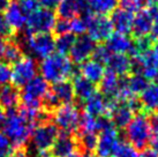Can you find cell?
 <instances>
[{"label": "cell", "mask_w": 158, "mask_h": 157, "mask_svg": "<svg viewBox=\"0 0 158 157\" xmlns=\"http://www.w3.org/2000/svg\"><path fill=\"white\" fill-rule=\"evenodd\" d=\"M42 78L48 82L56 83L74 76V66L66 54L52 53L40 62Z\"/></svg>", "instance_id": "cell-2"}, {"label": "cell", "mask_w": 158, "mask_h": 157, "mask_svg": "<svg viewBox=\"0 0 158 157\" xmlns=\"http://www.w3.org/2000/svg\"><path fill=\"white\" fill-rule=\"evenodd\" d=\"M96 48V42L88 35L76 36L75 42L69 51L70 60L75 64H83L92 57V53Z\"/></svg>", "instance_id": "cell-12"}, {"label": "cell", "mask_w": 158, "mask_h": 157, "mask_svg": "<svg viewBox=\"0 0 158 157\" xmlns=\"http://www.w3.org/2000/svg\"><path fill=\"white\" fill-rule=\"evenodd\" d=\"M111 56V52L109 51V49L106 48L105 45H96V48H95V51L92 53V59L94 60L98 61V62H101L103 65H105L107 60H109V58Z\"/></svg>", "instance_id": "cell-37"}, {"label": "cell", "mask_w": 158, "mask_h": 157, "mask_svg": "<svg viewBox=\"0 0 158 157\" xmlns=\"http://www.w3.org/2000/svg\"><path fill=\"white\" fill-rule=\"evenodd\" d=\"M10 2H12V0H0V12L7 8Z\"/></svg>", "instance_id": "cell-48"}, {"label": "cell", "mask_w": 158, "mask_h": 157, "mask_svg": "<svg viewBox=\"0 0 158 157\" xmlns=\"http://www.w3.org/2000/svg\"><path fill=\"white\" fill-rule=\"evenodd\" d=\"M77 131L79 133H97L98 132L97 118L92 117L88 113L81 114Z\"/></svg>", "instance_id": "cell-33"}, {"label": "cell", "mask_w": 158, "mask_h": 157, "mask_svg": "<svg viewBox=\"0 0 158 157\" xmlns=\"http://www.w3.org/2000/svg\"><path fill=\"white\" fill-rule=\"evenodd\" d=\"M5 116H6V113H5V111H4V109H2V106L0 105V126H1V125H2V122H4Z\"/></svg>", "instance_id": "cell-49"}, {"label": "cell", "mask_w": 158, "mask_h": 157, "mask_svg": "<svg viewBox=\"0 0 158 157\" xmlns=\"http://www.w3.org/2000/svg\"><path fill=\"white\" fill-rule=\"evenodd\" d=\"M82 16L87 23L88 36L95 42H106L107 38L113 34L110 18H107L106 15H98L88 12Z\"/></svg>", "instance_id": "cell-8"}, {"label": "cell", "mask_w": 158, "mask_h": 157, "mask_svg": "<svg viewBox=\"0 0 158 157\" xmlns=\"http://www.w3.org/2000/svg\"><path fill=\"white\" fill-rule=\"evenodd\" d=\"M87 0H61L57 7V14L60 19L70 20L88 13Z\"/></svg>", "instance_id": "cell-15"}, {"label": "cell", "mask_w": 158, "mask_h": 157, "mask_svg": "<svg viewBox=\"0 0 158 157\" xmlns=\"http://www.w3.org/2000/svg\"><path fill=\"white\" fill-rule=\"evenodd\" d=\"M38 70V65L31 57H23L15 62L12 70V81L15 87H24L30 80L35 78Z\"/></svg>", "instance_id": "cell-10"}, {"label": "cell", "mask_w": 158, "mask_h": 157, "mask_svg": "<svg viewBox=\"0 0 158 157\" xmlns=\"http://www.w3.org/2000/svg\"><path fill=\"white\" fill-rule=\"evenodd\" d=\"M61 0H38V4L40 6H43L44 8L53 9L58 7V5L60 4Z\"/></svg>", "instance_id": "cell-45"}, {"label": "cell", "mask_w": 158, "mask_h": 157, "mask_svg": "<svg viewBox=\"0 0 158 157\" xmlns=\"http://www.w3.org/2000/svg\"><path fill=\"white\" fill-rule=\"evenodd\" d=\"M119 86H120V78L113 73L112 70H107L99 81V90L103 96L107 100H115L118 95Z\"/></svg>", "instance_id": "cell-20"}, {"label": "cell", "mask_w": 158, "mask_h": 157, "mask_svg": "<svg viewBox=\"0 0 158 157\" xmlns=\"http://www.w3.org/2000/svg\"><path fill=\"white\" fill-rule=\"evenodd\" d=\"M105 46L109 49V51L114 54H127L132 56L134 51V42L125 34H112L107 38Z\"/></svg>", "instance_id": "cell-16"}, {"label": "cell", "mask_w": 158, "mask_h": 157, "mask_svg": "<svg viewBox=\"0 0 158 157\" xmlns=\"http://www.w3.org/2000/svg\"><path fill=\"white\" fill-rule=\"evenodd\" d=\"M87 5L90 13L107 15L117 8L118 0H87Z\"/></svg>", "instance_id": "cell-28"}, {"label": "cell", "mask_w": 158, "mask_h": 157, "mask_svg": "<svg viewBox=\"0 0 158 157\" xmlns=\"http://www.w3.org/2000/svg\"><path fill=\"white\" fill-rule=\"evenodd\" d=\"M134 110L127 103H117L107 117L117 129H125L134 117Z\"/></svg>", "instance_id": "cell-17"}, {"label": "cell", "mask_w": 158, "mask_h": 157, "mask_svg": "<svg viewBox=\"0 0 158 157\" xmlns=\"http://www.w3.org/2000/svg\"><path fill=\"white\" fill-rule=\"evenodd\" d=\"M14 153L13 146L4 133H0V157H12Z\"/></svg>", "instance_id": "cell-38"}, {"label": "cell", "mask_w": 158, "mask_h": 157, "mask_svg": "<svg viewBox=\"0 0 158 157\" xmlns=\"http://www.w3.org/2000/svg\"><path fill=\"white\" fill-rule=\"evenodd\" d=\"M118 4L120 5V8L134 14L144 7L145 0H118Z\"/></svg>", "instance_id": "cell-36"}, {"label": "cell", "mask_w": 158, "mask_h": 157, "mask_svg": "<svg viewBox=\"0 0 158 157\" xmlns=\"http://www.w3.org/2000/svg\"><path fill=\"white\" fill-rule=\"evenodd\" d=\"M77 150H79V146H77L76 138L72 135L70 133L61 132L58 135L57 140L54 141L48 154L51 157H70Z\"/></svg>", "instance_id": "cell-14"}, {"label": "cell", "mask_w": 158, "mask_h": 157, "mask_svg": "<svg viewBox=\"0 0 158 157\" xmlns=\"http://www.w3.org/2000/svg\"><path fill=\"white\" fill-rule=\"evenodd\" d=\"M5 19L14 32L21 30L27 23V15L22 12L16 1H12L6 8Z\"/></svg>", "instance_id": "cell-25"}, {"label": "cell", "mask_w": 158, "mask_h": 157, "mask_svg": "<svg viewBox=\"0 0 158 157\" xmlns=\"http://www.w3.org/2000/svg\"><path fill=\"white\" fill-rule=\"evenodd\" d=\"M132 73L143 75L148 81H158V49L151 48L145 52L131 57Z\"/></svg>", "instance_id": "cell-5"}, {"label": "cell", "mask_w": 158, "mask_h": 157, "mask_svg": "<svg viewBox=\"0 0 158 157\" xmlns=\"http://www.w3.org/2000/svg\"><path fill=\"white\" fill-rule=\"evenodd\" d=\"M133 16H134V14L126 9L115 8L111 13L110 16V21L113 30H115V32L125 34V35H128L129 32H132Z\"/></svg>", "instance_id": "cell-18"}, {"label": "cell", "mask_w": 158, "mask_h": 157, "mask_svg": "<svg viewBox=\"0 0 158 157\" xmlns=\"http://www.w3.org/2000/svg\"><path fill=\"white\" fill-rule=\"evenodd\" d=\"M149 37L152 39V42H157L158 43V14L155 15L154 22H152V26H151V30H150Z\"/></svg>", "instance_id": "cell-43"}, {"label": "cell", "mask_w": 158, "mask_h": 157, "mask_svg": "<svg viewBox=\"0 0 158 157\" xmlns=\"http://www.w3.org/2000/svg\"><path fill=\"white\" fill-rule=\"evenodd\" d=\"M141 108L148 112L158 111V81L149 82L144 90L140 95Z\"/></svg>", "instance_id": "cell-24"}, {"label": "cell", "mask_w": 158, "mask_h": 157, "mask_svg": "<svg viewBox=\"0 0 158 157\" xmlns=\"http://www.w3.org/2000/svg\"><path fill=\"white\" fill-rule=\"evenodd\" d=\"M125 80H126V86L134 96L141 95L149 84V81L141 74H132L131 76L125 78Z\"/></svg>", "instance_id": "cell-30"}, {"label": "cell", "mask_w": 158, "mask_h": 157, "mask_svg": "<svg viewBox=\"0 0 158 157\" xmlns=\"http://www.w3.org/2000/svg\"><path fill=\"white\" fill-rule=\"evenodd\" d=\"M6 43H7L6 38H5V37H2V36H0V57L2 56V52H4V50H5Z\"/></svg>", "instance_id": "cell-47"}, {"label": "cell", "mask_w": 158, "mask_h": 157, "mask_svg": "<svg viewBox=\"0 0 158 157\" xmlns=\"http://www.w3.org/2000/svg\"><path fill=\"white\" fill-rule=\"evenodd\" d=\"M120 139L117 128L111 126L99 132L97 135L96 144V156L97 157H112L115 153V150L120 144Z\"/></svg>", "instance_id": "cell-11"}, {"label": "cell", "mask_w": 158, "mask_h": 157, "mask_svg": "<svg viewBox=\"0 0 158 157\" xmlns=\"http://www.w3.org/2000/svg\"><path fill=\"white\" fill-rule=\"evenodd\" d=\"M2 131L15 149L26 148V143L31 138L35 124L29 121L19 112L8 110L2 122Z\"/></svg>", "instance_id": "cell-1"}, {"label": "cell", "mask_w": 158, "mask_h": 157, "mask_svg": "<svg viewBox=\"0 0 158 157\" xmlns=\"http://www.w3.org/2000/svg\"><path fill=\"white\" fill-rule=\"evenodd\" d=\"M80 118H81V113L77 106L73 103L62 104L53 111L54 125L65 133L72 134L73 132L77 129Z\"/></svg>", "instance_id": "cell-9"}, {"label": "cell", "mask_w": 158, "mask_h": 157, "mask_svg": "<svg viewBox=\"0 0 158 157\" xmlns=\"http://www.w3.org/2000/svg\"><path fill=\"white\" fill-rule=\"evenodd\" d=\"M84 113H88L92 117H102L107 114V100L101 92H95L87 100L83 102Z\"/></svg>", "instance_id": "cell-22"}, {"label": "cell", "mask_w": 158, "mask_h": 157, "mask_svg": "<svg viewBox=\"0 0 158 157\" xmlns=\"http://www.w3.org/2000/svg\"><path fill=\"white\" fill-rule=\"evenodd\" d=\"M57 22V14L52 9L38 8L27 16V31L30 34H50Z\"/></svg>", "instance_id": "cell-7"}, {"label": "cell", "mask_w": 158, "mask_h": 157, "mask_svg": "<svg viewBox=\"0 0 158 157\" xmlns=\"http://www.w3.org/2000/svg\"><path fill=\"white\" fill-rule=\"evenodd\" d=\"M139 157H158V154L155 151V150H152V149H147L145 148L142 153L140 154V156Z\"/></svg>", "instance_id": "cell-46"}, {"label": "cell", "mask_w": 158, "mask_h": 157, "mask_svg": "<svg viewBox=\"0 0 158 157\" xmlns=\"http://www.w3.org/2000/svg\"><path fill=\"white\" fill-rule=\"evenodd\" d=\"M50 94L53 97V100H56L58 106L62 104H69L75 98L72 82L67 80L53 83V86L50 89Z\"/></svg>", "instance_id": "cell-19"}, {"label": "cell", "mask_w": 158, "mask_h": 157, "mask_svg": "<svg viewBox=\"0 0 158 157\" xmlns=\"http://www.w3.org/2000/svg\"><path fill=\"white\" fill-rule=\"evenodd\" d=\"M12 80V68L8 64L4 61H0V87L5 84H8Z\"/></svg>", "instance_id": "cell-40"}, {"label": "cell", "mask_w": 158, "mask_h": 157, "mask_svg": "<svg viewBox=\"0 0 158 157\" xmlns=\"http://www.w3.org/2000/svg\"><path fill=\"white\" fill-rule=\"evenodd\" d=\"M1 57L4 58L6 64H13L14 65L15 62H18L19 60H21L23 58V50L19 45L18 42L10 40V42L6 43V46H5V50Z\"/></svg>", "instance_id": "cell-29"}, {"label": "cell", "mask_w": 158, "mask_h": 157, "mask_svg": "<svg viewBox=\"0 0 158 157\" xmlns=\"http://www.w3.org/2000/svg\"><path fill=\"white\" fill-rule=\"evenodd\" d=\"M150 146L151 149L155 150L158 154V129L157 128H152V133H151V138H150Z\"/></svg>", "instance_id": "cell-44"}, {"label": "cell", "mask_w": 158, "mask_h": 157, "mask_svg": "<svg viewBox=\"0 0 158 157\" xmlns=\"http://www.w3.org/2000/svg\"><path fill=\"white\" fill-rule=\"evenodd\" d=\"M152 127L149 117L143 112L134 114L131 122L125 128L127 142L137 150H144L150 143Z\"/></svg>", "instance_id": "cell-3"}, {"label": "cell", "mask_w": 158, "mask_h": 157, "mask_svg": "<svg viewBox=\"0 0 158 157\" xmlns=\"http://www.w3.org/2000/svg\"><path fill=\"white\" fill-rule=\"evenodd\" d=\"M20 8L22 9V12L26 14L27 16L34 13L35 11L40 8V4L38 0H19L18 1Z\"/></svg>", "instance_id": "cell-39"}, {"label": "cell", "mask_w": 158, "mask_h": 157, "mask_svg": "<svg viewBox=\"0 0 158 157\" xmlns=\"http://www.w3.org/2000/svg\"><path fill=\"white\" fill-rule=\"evenodd\" d=\"M75 38H76V36H74L70 32L57 36V38H54V44H56V50L58 51V53L68 54L75 42Z\"/></svg>", "instance_id": "cell-32"}, {"label": "cell", "mask_w": 158, "mask_h": 157, "mask_svg": "<svg viewBox=\"0 0 158 157\" xmlns=\"http://www.w3.org/2000/svg\"><path fill=\"white\" fill-rule=\"evenodd\" d=\"M158 14V9H148L143 7L139 12H136L133 16L132 32L133 35L137 37L149 36L151 26L154 22L155 15Z\"/></svg>", "instance_id": "cell-13"}, {"label": "cell", "mask_w": 158, "mask_h": 157, "mask_svg": "<svg viewBox=\"0 0 158 157\" xmlns=\"http://www.w3.org/2000/svg\"><path fill=\"white\" fill-rule=\"evenodd\" d=\"M83 157H97L96 155H94V154H87V155H84Z\"/></svg>", "instance_id": "cell-50"}, {"label": "cell", "mask_w": 158, "mask_h": 157, "mask_svg": "<svg viewBox=\"0 0 158 157\" xmlns=\"http://www.w3.org/2000/svg\"><path fill=\"white\" fill-rule=\"evenodd\" d=\"M70 24V34L74 36H81L84 35V32L87 31V23L83 16H76L69 20Z\"/></svg>", "instance_id": "cell-35"}, {"label": "cell", "mask_w": 158, "mask_h": 157, "mask_svg": "<svg viewBox=\"0 0 158 157\" xmlns=\"http://www.w3.org/2000/svg\"><path fill=\"white\" fill-rule=\"evenodd\" d=\"M106 65L107 70H112L119 78H125L127 74L132 73V59L127 54L111 53Z\"/></svg>", "instance_id": "cell-21"}, {"label": "cell", "mask_w": 158, "mask_h": 157, "mask_svg": "<svg viewBox=\"0 0 158 157\" xmlns=\"http://www.w3.org/2000/svg\"><path fill=\"white\" fill-rule=\"evenodd\" d=\"M19 45L42 60L51 56L56 50L54 38L50 34H30L26 31Z\"/></svg>", "instance_id": "cell-4"}, {"label": "cell", "mask_w": 158, "mask_h": 157, "mask_svg": "<svg viewBox=\"0 0 158 157\" xmlns=\"http://www.w3.org/2000/svg\"><path fill=\"white\" fill-rule=\"evenodd\" d=\"M140 154L137 149L134 148L132 144L128 143L127 141H121L115 153L112 157H139Z\"/></svg>", "instance_id": "cell-34"}, {"label": "cell", "mask_w": 158, "mask_h": 157, "mask_svg": "<svg viewBox=\"0 0 158 157\" xmlns=\"http://www.w3.org/2000/svg\"><path fill=\"white\" fill-rule=\"evenodd\" d=\"M59 135L58 127L50 120L38 124V126L32 131L31 134V143L34 148L40 153V155L48 154L52 148L54 141Z\"/></svg>", "instance_id": "cell-6"}, {"label": "cell", "mask_w": 158, "mask_h": 157, "mask_svg": "<svg viewBox=\"0 0 158 157\" xmlns=\"http://www.w3.org/2000/svg\"><path fill=\"white\" fill-rule=\"evenodd\" d=\"M76 141H77L80 151L91 154L96 149L97 134L96 133H79Z\"/></svg>", "instance_id": "cell-31"}, {"label": "cell", "mask_w": 158, "mask_h": 157, "mask_svg": "<svg viewBox=\"0 0 158 157\" xmlns=\"http://www.w3.org/2000/svg\"><path fill=\"white\" fill-rule=\"evenodd\" d=\"M156 48H157V49H158V43H157V46H156Z\"/></svg>", "instance_id": "cell-51"}, {"label": "cell", "mask_w": 158, "mask_h": 157, "mask_svg": "<svg viewBox=\"0 0 158 157\" xmlns=\"http://www.w3.org/2000/svg\"><path fill=\"white\" fill-rule=\"evenodd\" d=\"M80 73L84 78L89 80L92 83H99L103 75L105 73V67L103 64L94 59L84 61L83 64H81L80 67Z\"/></svg>", "instance_id": "cell-26"}, {"label": "cell", "mask_w": 158, "mask_h": 157, "mask_svg": "<svg viewBox=\"0 0 158 157\" xmlns=\"http://www.w3.org/2000/svg\"><path fill=\"white\" fill-rule=\"evenodd\" d=\"M15 34L12 28L9 27V24L7 23L5 15L1 14L0 12V36H2L5 38H9V37H13V35Z\"/></svg>", "instance_id": "cell-42"}, {"label": "cell", "mask_w": 158, "mask_h": 157, "mask_svg": "<svg viewBox=\"0 0 158 157\" xmlns=\"http://www.w3.org/2000/svg\"><path fill=\"white\" fill-rule=\"evenodd\" d=\"M72 86H73V90H74V96L81 102L87 100L89 97L96 92L95 83L84 78L82 75H74Z\"/></svg>", "instance_id": "cell-27"}, {"label": "cell", "mask_w": 158, "mask_h": 157, "mask_svg": "<svg viewBox=\"0 0 158 157\" xmlns=\"http://www.w3.org/2000/svg\"><path fill=\"white\" fill-rule=\"evenodd\" d=\"M157 1H158V0H157Z\"/></svg>", "instance_id": "cell-52"}, {"label": "cell", "mask_w": 158, "mask_h": 157, "mask_svg": "<svg viewBox=\"0 0 158 157\" xmlns=\"http://www.w3.org/2000/svg\"><path fill=\"white\" fill-rule=\"evenodd\" d=\"M21 100V92L14 84H5L0 87V105L2 109L15 110Z\"/></svg>", "instance_id": "cell-23"}, {"label": "cell", "mask_w": 158, "mask_h": 157, "mask_svg": "<svg viewBox=\"0 0 158 157\" xmlns=\"http://www.w3.org/2000/svg\"><path fill=\"white\" fill-rule=\"evenodd\" d=\"M53 31L56 32V35H64V34H68L70 32V24H69V20H65V19H60V20H57L56 24H54V28H53Z\"/></svg>", "instance_id": "cell-41"}]
</instances>
